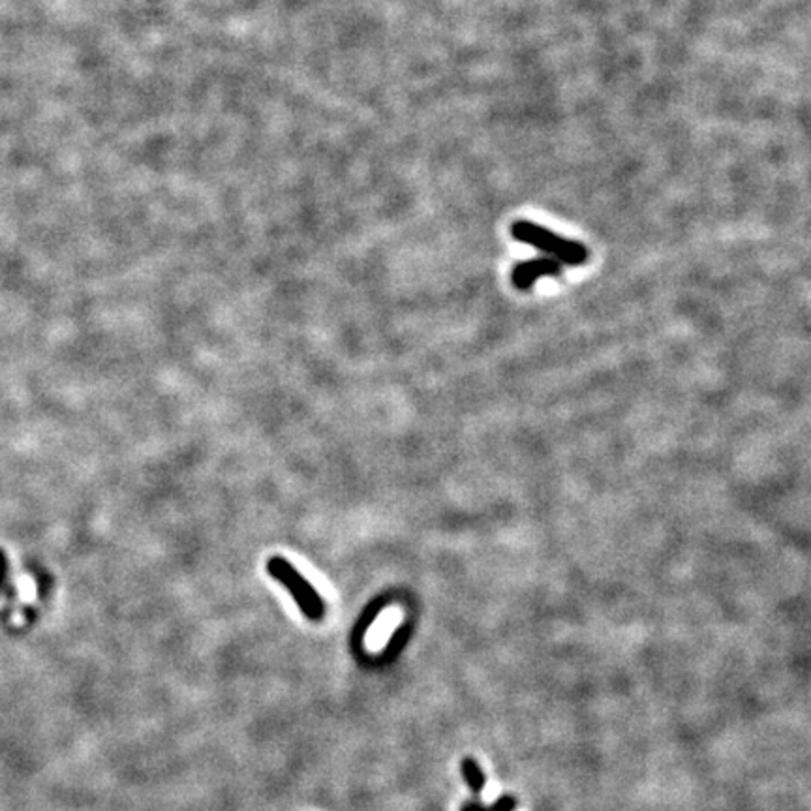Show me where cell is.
<instances>
[{"instance_id": "cell-1", "label": "cell", "mask_w": 811, "mask_h": 811, "mask_svg": "<svg viewBox=\"0 0 811 811\" xmlns=\"http://www.w3.org/2000/svg\"><path fill=\"white\" fill-rule=\"evenodd\" d=\"M511 235L515 237L519 243L538 248V250L552 255V258L558 260L560 263L577 267V265H584L588 262L590 252L584 245L565 239V237L552 233L550 229H547L536 222L517 220L511 226Z\"/></svg>"}, {"instance_id": "cell-2", "label": "cell", "mask_w": 811, "mask_h": 811, "mask_svg": "<svg viewBox=\"0 0 811 811\" xmlns=\"http://www.w3.org/2000/svg\"><path fill=\"white\" fill-rule=\"evenodd\" d=\"M267 573L291 593L293 601L308 620L320 622L324 618L325 605L322 596L288 560L280 556L271 558L267 562Z\"/></svg>"}, {"instance_id": "cell-3", "label": "cell", "mask_w": 811, "mask_h": 811, "mask_svg": "<svg viewBox=\"0 0 811 811\" xmlns=\"http://www.w3.org/2000/svg\"><path fill=\"white\" fill-rule=\"evenodd\" d=\"M562 272V265L558 260L554 258H538V260H528L519 263L515 269H513V284H515L519 289H528L531 288V284L536 282L541 276H558Z\"/></svg>"}, {"instance_id": "cell-4", "label": "cell", "mask_w": 811, "mask_h": 811, "mask_svg": "<svg viewBox=\"0 0 811 811\" xmlns=\"http://www.w3.org/2000/svg\"><path fill=\"white\" fill-rule=\"evenodd\" d=\"M461 772H462V778H464V781H466V785H468V789L471 790V793L473 795H481L483 790H485V787H487V776L481 770L479 763L476 759H471V757L462 759Z\"/></svg>"}, {"instance_id": "cell-5", "label": "cell", "mask_w": 811, "mask_h": 811, "mask_svg": "<svg viewBox=\"0 0 811 811\" xmlns=\"http://www.w3.org/2000/svg\"><path fill=\"white\" fill-rule=\"evenodd\" d=\"M519 806L517 798L513 795H502L498 800H494L488 806V811H515Z\"/></svg>"}, {"instance_id": "cell-6", "label": "cell", "mask_w": 811, "mask_h": 811, "mask_svg": "<svg viewBox=\"0 0 811 811\" xmlns=\"http://www.w3.org/2000/svg\"><path fill=\"white\" fill-rule=\"evenodd\" d=\"M461 811H488V807L485 804H481L479 800H468Z\"/></svg>"}]
</instances>
